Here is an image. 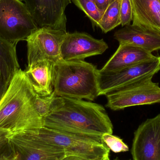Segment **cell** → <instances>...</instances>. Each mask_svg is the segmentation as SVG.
<instances>
[{
  "label": "cell",
  "mask_w": 160,
  "mask_h": 160,
  "mask_svg": "<svg viewBox=\"0 0 160 160\" xmlns=\"http://www.w3.org/2000/svg\"><path fill=\"white\" fill-rule=\"evenodd\" d=\"M43 120L46 128L102 142L103 134L113 132L104 107L82 99L61 97L57 107Z\"/></svg>",
  "instance_id": "cell-1"
},
{
  "label": "cell",
  "mask_w": 160,
  "mask_h": 160,
  "mask_svg": "<svg viewBox=\"0 0 160 160\" xmlns=\"http://www.w3.org/2000/svg\"><path fill=\"white\" fill-rule=\"evenodd\" d=\"M36 94L25 71L20 69L0 101V128L14 134L43 127L34 104Z\"/></svg>",
  "instance_id": "cell-2"
},
{
  "label": "cell",
  "mask_w": 160,
  "mask_h": 160,
  "mask_svg": "<svg viewBox=\"0 0 160 160\" xmlns=\"http://www.w3.org/2000/svg\"><path fill=\"white\" fill-rule=\"evenodd\" d=\"M99 77L93 64L62 60L55 64L53 92L62 98L94 101L100 96Z\"/></svg>",
  "instance_id": "cell-3"
},
{
  "label": "cell",
  "mask_w": 160,
  "mask_h": 160,
  "mask_svg": "<svg viewBox=\"0 0 160 160\" xmlns=\"http://www.w3.org/2000/svg\"><path fill=\"white\" fill-rule=\"evenodd\" d=\"M36 133L45 142L62 149L66 156H76L86 160L109 159L110 149L102 142L44 127L37 130Z\"/></svg>",
  "instance_id": "cell-4"
},
{
  "label": "cell",
  "mask_w": 160,
  "mask_h": 160,
  "mask_svg": "<svg viewBox=\"0 0 160 160\" xmlns=\"http://www.w3.org/2000/svg\"><path fill=\"white\" fill-rule=\"evenodd\" d=\"M38 27L22 0H0V37L17 45Z\"/></svg>",
  "instance_id": "cell-5"
},
{
  "label": "cell",
  "mask_w": 160,
  "mask_h": 160,
  "mask_svg": "<svg viewBox=\"0 0 160 160\" xmlns=\"http://www.w3.org/2000/svg\"><path fill=\"white\" fill-rule=\"evenodd\" d=\"M149 78L113 89L105 94L106 106L113 111L160 102V87Z\"/></svg>",
  "instance_id": "cell-6"
},
{
  "label": "cell",
  "mask_w": 160,
  "mask_h": 160,
  "mask_svg": "<svg viewBox=\"0 0 160 160\" xmlns=\"http://www.w3.org/2000/svg\"><path fill=\"white\" fill-rule=\"evenodd\" d=\"M67 32L48 27L38 28L27 39L28 67L44 61L55 63L62 60L61 46Z\"/></svg>",
  "instance_id": "cell-7"
},
{
  "label": "cell",
  "mask_w": 160,
  "mask_h": 160,
  "mask_svg": "<svg viewBox=\"0 0 160 160\" xmlns=\"http://www.w3.org/2000/svg\"><path fill=\"white\" fill-rule=\"evenodd\" d=\"M36 131L18 132L9 136L13 160H61L66 156L62 148L40 139Z\"/></svg>",
  "instance_id": "cell-8"
},
{
  "label": "cell",
  "mask_w": 160,
  "mask_h": 160,
  "mask_svg": "<svg viewBox=\"0 0 160 160\" xmlns=\"http://www.w3.org/2000/svg\"><path fill=\"white\" fill-rule=\"evenodd\" d=\"M160 70V57L119 71L109 73L99 72L100 96L109 91L142 80L153 78Z\"/></svg>",
  "instance_id": "cell-9"
},
{
  "label": "cell",
  "mask_w": 160,
  "mask_h": 160,
  "mask_svg": "<svg viewBox=\"0 0 160 160\" xmlns=\"http://www.w3.org/2000/svg\"><path fill=\"white\" fill-rule=\"evenodd\" d=\"M133 160H160V114L147 119L134 133Z\"/></svg>",
  "instance_id": "cell-10"
},
{
  "label": "cell",
  "mask_w": 160,
  "mask_h": 160,
  "mask_svg": "<svg viewBox=\"0 0 160 160\" xmlns=\"http://www.w3.org/2000/svg\"><path fill=\"white\" fill-rule=\"evenodd\" d=\"M38 28L67 31L66 8L71 0H22Z\"/></svg>",
  "instance_id": "cell-11"
},
{
  "label": "cell",
  "mask_w": 160,
  "mask_h": 160,
  "mask_svg": "<svg viewBox=\"0 0 160 160\" xmlns=\"http://www.w3.org/2000/svg\"><path fill=\"white\" fill-rule=\"evenodd\" d=\"M108 48L103 39H96L86 33L67 32L61 46V56L63 61H84L102 54Z\"/></svg>",
  "instance_id": "cell-12"
},
{
  "label": "cell",
  "mask_w": 160,
  "mask_h": 160,
  "mask_svg": "<svg viewBox=\"0 0 160 160\" xmlns=\"http://www.w3.org/2000/svg\"><path fill=\"white\" fill-rule=\"evenodd\" d=\"M158 56L142 49L128 44H119L113 55L100 69L102 73H109L155 60Z\"/></svg>",
  "instance_id": "cell-13"
},
{
  "label": "cell",
  "mask_w": 160,
  "mask_h": 160,
  "mask_svg": "<svg viewBox=\"0 0 160 160\" xmlns=\"http://www.w3.org/2000/svg\"><path fill=\"white\" fill-rule=\"evenodd\" d=\"M119 44H128L151 52L160 49V33L133 24L126 25L115 32Z\"/></svg>",
  "instance_id": "cell-14"
},
{
  "label": "cell",
  "mask_w": 160,
  "mask_h": 160,
  "mask_svg": "<svg viewBox=\"0 0 160 160\" xmlns=\"http://www.w3.org/2000/svg\"><path fill=\"white\" fill-rule=\"evenodd\" d=\"M56 63L44 61L27 66L25 73L35 92L41 97L50 96L54 91Z\"/></svg>",
  "instance_id": "cell-15"
},
{
  "label": "cell",
  "mask_w": 160,
  "mask_h": 160,
  "mask_svg": "<svg viewBox=\"0 0 160 160\" xmlns=\"http://www.w3.org/2000/svg\"><path fill=\"white\" fill-rule=\"evenodd\" d=\"M132 24L160 33V0H131Z\"/></svg>",
  "instance_id": "cell-16"
},
{
  "label": "cell",
  "mask_w": 160,
  "mask_h": 160,
  "mask_svg": "<svg viewBox=\"0 0 160 160\" xmlns=\"http://www.w3.org/2000/svg\"><path fill=\"white\" fill-rule=\"evenodd\" d=\"M16 44L0 37V78L8 85L20 69L16 52Z\"/></svg>",
  "instance_id": "cell-17"
},
{
  "label": "cell",
  "mask_w": 160,
  "mask_h": 160,
  "mask_svg": "<svg viewBox=\"0 0 160 160\" xmlns=\"http://www.w3.org/2000/svg\"><path fill=\"white\" fill-rule=\"evenodd\" d=\"M120 2L121 0H115L103 13L98 25L103 32L106 33L121 24Z\"/></svg>",
  "instance_id": "cell-18"
},
{
  "label": "cell",
  "mask_w": 160,
  "mask_h": 160,
  "mask_svg": "<svg viewBox=\"0 0 160 160\" xmlns=\"http://www.w3.org/2000/svg\"><path fill=\"white\" fill-rule=\"evenodd\" d=\"M61 99V97L56 96L54 92L48 97H41L36 94L34 102L36 111L39 116L43 118L57 107Z\"/></svg>",
  "instance_id": "cell-19"
},
{
  "label": "cell",
  "mask_w": 160,
  "mask_h": 160,
  "mask_svg": "<svg viewBox=\"0 0 160 160\" xmlns=\"http://www.w3.org/2000/svg\"><path fill=\"white\" fill-rule=\"evenodd\" d=\"M75 5L85 13L93 25L98 26L102 14L96 4L91 0H73Z\"/></svg>",
  "instance_id": "cell-20"
},
{
  "label": "cell",
  "mask_w": 160,
  "mask_h": 160,
  "mask_svg": "<svg viewBox=\"0 0 160 160\" xmlns=\"http://www.w3.org/2000/svg\"><path fill=\"white\" fill-rule=\"evenodd\" d=\"M103 143L115 153L129 151L128 146L119 137L110 133H105L102 136Z\"/></svg>",
  "instance_id": "cell-21"
},
{
  "label": "cell",
  "mask_w": 160,
  "mask_h": 160,
  "mask_svg": "<svg viewBox=\"0 0 160 160\" xmlns=\"http://www.w3.org/2000/svg\"><path fill=\"white\" fill-rule=\"evenodd\" d=\"M121 25H130L132 21V9L131 0H121L120 5Z\"/></svg>",
  "instance_id": "cell-22"
},
{
  "label": "cell",
  "mask_w": 160,
  "mask_h": 160,
  "mask_svg": "<svg viewBox=\"0 0 160 160\" xmlns=\"http://www.w3.org/2000/svg\"><path fill=\"white\" fill-rule=\"evenodd\" d=\"M13 156L8 139L0 145V160L4 157Z\"/></svg>",
  "instance_id": "cell-23"
},
{
  "label": "cell",
  "mask_w": 160,
  "mask_h": 160,
  "mask_svg": "<svg viewBox=\"0 0 160 160\" xmlns=\"http://www.w3.org/2000/svg\"><path fill=\"white\" fill-rule=\"evenodd\" d=\"M115 0H95V3L101 12L103 14L108 7Z\"/></svg>",
  "instance_id": "cell-24"
},
{
  "label": "cell",
  "mask_w": 160,
  "mask_h": 160,
  "mask_svg": "<svg viewBox=\"0 0 160 160\" xmlns=\"http://www.w3.org/2000/svg\"><path fill=\"white\" fill-rule=\"evenodd\" d=\"M11 134L9 131L0 128V145L8 140Z\"/></svg>",
  "instance_id": "cell-25"
},
{
  "label": "cell",
  "mask_w": 160,
  "mask_h": 160,
  "mask_svg": "<svg viewBox=\"0 0 160 160\" xmlns=\"http://www.w3.org/2000/svg\"><path fill=\"white\" fill-rule=\"evenodd\" d=\"M8 86L0 78V101L2 99L3 96L6 92Z\"/></svg>",
  "instance_id": "cell-26"
},
{
  "label": "cell",
  "mask_w": 160,
  "mask_h": 160,
  "mask_svg": "<svg viewBox=\"0 0 160 160\" xmlns=\"http://www.w3.org/2000/svg\"><path fill=\"white\" fill-rule=\"evenodd\" d=\"M61 160H86L79 158V157H76V156H66L63 158Z\"/></svg>",
  "instance_id": "cell-27"
},
{
  "label": "cell",
  "mask_w": 160,
  "mask_h": 160,
  "mask_svg": "<svg viewBox=\"0 0 160 160\" xmlns=\"http://www.w3.org/2000/svg\"><path fill=\"white\" fill-rule=\"evenodd\" d=\"M0 160H14L13 159V156L10 157H4L2 158Z\"/></svg>",
  "instance_id": "cell-28"
},
{
  "label": "cell",
  "mask_w": 160,
  "mask_h": 160,
  "mask_svg": "<svg viewBox=\"0 0 160 160\" xmlns=\"http://www.w3.org/2000/svg\"><path fill=\"white\" fill-rule=\"evenodd\" d=\"M91 1H93V2H95V0H91Z\"/></svg>",
  "instance_id": "cell-29"
},
{
  "label": "cell",
  "mask_w": 160,
  "mask_h": 160,
  "mask_svg": "<svg viewBox=\"0 0 160 160\" xmlns=\"http://www.w3.org/2000/svg\"><path fill=\"white\" fill-rule=\"evenodd\" d=\"M110 160V158H109V159H107V160Z\"/></svg>",
  "instance_id": "cell-30"
},
{
  "label": "cell",
  "mask_w": 160,
  "mask_h": 160,
  "mask_svg": "<svg viewBox=\"0 0 160 160\" xmlns=\"http://www.w3.org/2000/svg\"></svg>",
  "instance_id": "cell-31"
}]
</instances>
